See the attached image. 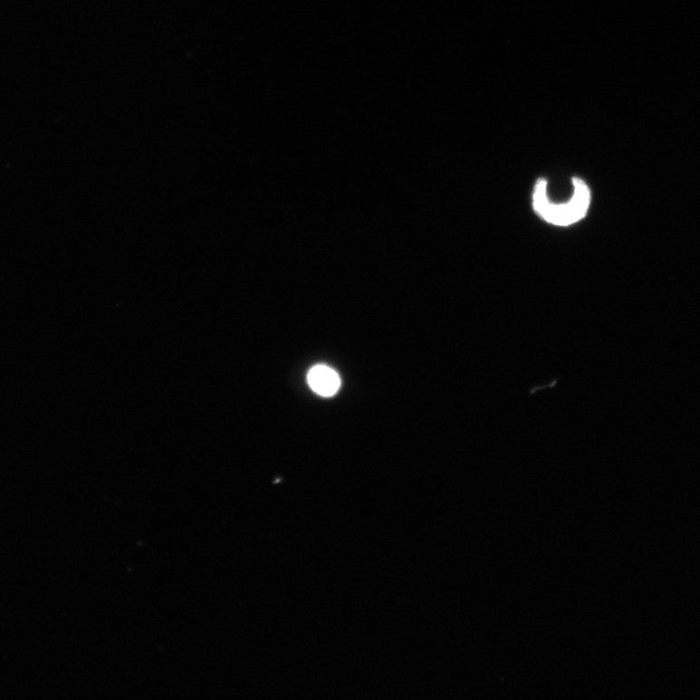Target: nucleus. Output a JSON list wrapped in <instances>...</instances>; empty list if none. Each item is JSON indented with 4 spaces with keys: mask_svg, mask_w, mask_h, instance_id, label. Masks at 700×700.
<instances>
[{
    "mask_svg": "<svg viewBox=\"0 0 700 700\" xmlns=\"http://www.w3.org/2000/svg\"><path fill=\"white\" fill-rule=\"evenodd\" d=\"M308 379L312 389L324 398L336 394L340 386L338 374L333 369L324 365L313 367Z\"/></svg>",
    "mask_w": 700,
    "mask_h": 700,
    "instance_id": "2",
    "label": "nucleus"
},
{
    "mask_svg": "<svg viewBox=\"0 0 700 700\" xmlns=\"http://www.w3.org/2000/svg\"><path fill=\"white\" fill-rule=\"evenodd\" d=\"M574 196L570 203L551 204L547 197V181L538 180L533 196L536 213L547 222L558 226H570L586 216L590 203V192L586 183L573 178Z\"/></svg>",
    "mask_w": 700,
    "mask_h": 700,
    "instance_id": "1",
    "label": "nucleus"
}]
</instances>
